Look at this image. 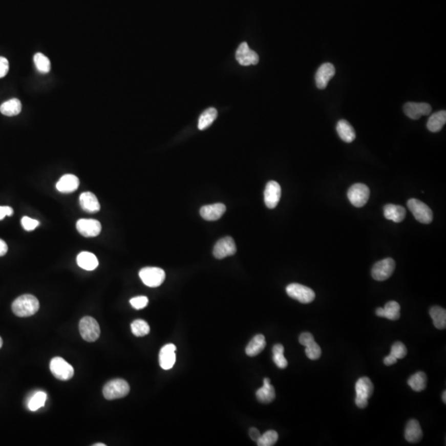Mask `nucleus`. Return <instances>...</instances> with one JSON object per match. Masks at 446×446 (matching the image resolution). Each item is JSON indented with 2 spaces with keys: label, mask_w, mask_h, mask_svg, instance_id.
Listing matches in <instances>:
<instances>
[{
  "label": "nucleus",
  "mask_w": 446,
  "mask_h": 446,
  "mask_svg": "<svg viewBox=\"0 0 446 446\" xmlns=\"http://www.w3.org/2000/svg\"><path fill=\"white\" fill-rule=\"evenodd\" d=\"M40 308L38 299L31 294L22 295L14 300L12 304V310L16 316L28 317L33 316Z\"/></svg>",
  "instance_id": "obj_1"
},
{
  "label": "nucleus",
  "mask_w": 446,
  "mask_h": 446,
  "mask_svg": "<svg viewBox=\"0 0 446 446\" xmlns=\"http://www.w3.org/2000/svg\"><path fill=\"white\" fill-rule=\"evenodd\" d=\"M130 392V386L126 380L116 378L107 383L103 387V393L108 400L118 399L126 397Z\"/></svg>",
  "instance_id": "obj_2"
},
{
  "label": "nucleus",
  "mask_w": 446,
  "mask_h": 446,
  "mask_svg": "<svg viewBox=\"0 0 446 446\" xmlns=\"http://www.w3.org/2000/svg\"><path fill=\"white\" fill-rule=\"evenodd\" d=\"M408 209L414 216L415 219L423 224H430L433 220V213L428 206L421 201L411 199L408 201Z\"/></svg>",
  "instance_id": "obj_3"
},
{
  "label": "nucleus",
  "mask_w": 446,
  "mask_h": 446,
  "mask_svg": "<svg viewBox=\"0 0 446 446\" xmlns=\"http://www.w3.org/2000/svg\"><path fill=\"white\" fill-rule=\"evenodd\" d=\"M79 329L82 338L88 342H96L100 335V327L92 316L82 318L79 322Z\"/></svg>",
  "instance_id": "obj_4"
},
{
  "label": "nucleus",
  "mask_w": 446,
  "mask_h": 446,
  "mask_svg": "<svg viewBox=\"0 0 446 446\" xmlns=\"http://www.w3.org/2000/svg\"><path fill=\"white\" fill-rule=\"evenodd\" d=\"M139 276L144 284L151 288L160 286L165 280L164 270L157 267H145L140 270Z\"/></svg>",
  "instance_id": "obj_5"
},
{
  "label": "nucleus",
  "mask_w": 446,
  "mask_h": 446,
  "mask_svg": "<svg viewBox=\"0 0 446 446\" xmlns=\"http://www.w3.org/2000/svg\"><path fill=\"white\" fill-rule=\"evenodd\" d=\"M50 369L55 378L62 381L71 379L74 376V368L61 357H55L51 361Z\"/></svg>",
  "instance_id": "obj_6"
},
{
  "label": "nucleus",
  "mask_w": 446,
  "mask_h": 446,
  "mask_svg": "<svg viewBox=\"0 0 446 446\" xmlns=\"http://www.w3.org/2000/svg\"><path fill=\"white\" fill-rule=\"evenodd\" d=\"M369 195L370 191L369 187L360 183L353 184L347 193L350 203L356 207H364L369 200Z\"/></svg>",
  "instance_id": "obj_7"
},
{
  "label": "nucleus",
  "mask_w": 446,
  "mask_h": 446,
  "mask_svg": "<svg viewBox=\"0 0 446 446\" xmlns=\"http://www.w3.org/2000/svg\"><path fill=\"white\" fill-rule=\"evenodd\" d=\"M286 292L289 297L304 304L312 303L316 298L312 288L299 284H289L287 286Z\"/></svg>",
  "instance_id": "obj_8"
},
{
  "label": "nucleus",
  "mask_w": 446,
  "mask_h": 446,
  "mask_svg": "<svg viewBox=\"0 0 446 446\" xmlns=\"http://www.w3.org/2000/svg\"><path fill=\"white\" fill-rule=\"evenodd\" d=\"M396 264L392 258H386L376 263L372 268V277L377 281H385L393 274Z\"/></svg>",
  "instance_id": "obj_9"
},
{
  "label": "nucleus",
  "mask_w": 446,
  "mask_h": 446,
  "mask_svg": "<svg viewBox=\"0 0 446 446\" xmlns=\"http://www.w3.org/2000/svg\"><path fill=\"white\" fill-rule=\"evenodd\" d=\"M237 252L235 241L231 237H226L219 240L214 248V256L216 259L222 260L227 257H231Z\"/></svg>",
  "instance_id": "obj_10"
},
{
  "label": "nucleus",
  "mask_w": 446,
  "mask_h": 446,
  "mask_svg": "<svg viewBox=\"0 0 446 446\" xmlns=\"http://www.w3.org/2000/svg\"><path fill=\"white\" fill-rule=\"evenodd\" d=\"M236 59L241 66H250L257 65L259 62V56L257 52L252 51L248 47L247 43H242L236 52Z\"/></svg>",
  "instance_id": "obj_11"
},
{
  "label": "nucleus",
  "mask_w": 446,
  "mask_h": 446,
  "mask_svg": "<svg viewBox=\"0 0 446 446\" xmlns=\"http://www.w3.org/2000/svg\"><path fill=\"white\" fill-rule=\"evenodd\" d=\"M76 228L83 237H94L100 234L102 226L95 219H79L76 223Z\"/></svg>",
  "instance_id": "obj_12"
},
{
  "label": "nucleus",
  "mask_w": 446,
  "mask_h": 446,
  "mask_svg": "<svg viewBox=\"0 0 446 446\" xmlns=\"http://www.w3.org/2000/svg\"><path fill=\"white\" fill-rule=\"evenodd\" d=\"M265 203L269 209H273L280 202L281 198V187L275 181H269L266 184L265 193Z\"/></svg>",
  "instance_id": "obj_13"
},
{
  "label": "nucleus",
  "mask_w": 446,
  "mask_h": 446,
  "mask_svg": "<svg viewBox=\"0 0 446 446\" xmlns=\"http://www.w3.org/2000/svg\"><path fill=\"white\" fill-rule=\"evenodd\" d=\"M335 74V67L331 63H324L316 71L315 76L316 87L320 90H325Z\"/></svg>",
  "instance_id": "obj_14"
},
{
  "label": "nucleus",
  "mask_w": 446,
  "mask_h": 446,
  "mask_svg": "<svg viewBox=\"0 0 446 446\" xmlns=\"http://www.w3.org/2000/svg\"><path fill=\"white\" fill-rule=\"evenodd\" d=\"M404 113L411 119L417 120L422 116L429 115L431 112V105L427 103L409 102L403 107Z\"/></svg>",
  "instance_id": "obj_15"
},
{
  "label": "nucleus",
  "mask_w": 446,
  "mask_h": 446,
  "mask_svg": "<svg viewBox=\"0 0 446 446\" xmlns=\"http://www.w3.org/2000/svg\"><path fill=\"white\" fill-rule=\"evenodd\" d=\"M176 346L174 344H167L163 346L159 354V363L160 367L164 370L172 369L176 360L175 355Z\"/></svg>",
  "instance_id": "obj_16"
},
{
  "label": "nucleus",
  "mask_w": 446,
  "mask_h": 446,
  "mask_svg": "<svg viewBox=\"0 0 446 446\" xmlns=\"http://www.w3.org/2000/svg\"><path fill=\"white\" fill-rule=\"evenodd\" d=\"M226 211L223 203H214L201 207L200 215L204 220L217 221L222 218Z\"/></svg>",
  "instance_id": "obj_17"
},
{
  "label": "nucleus",
  "mask_w": 446,
  "mask_h": 446,
  "mask_svg": "<svg viewBox=\"0 0 446 446\" xmlns=\"http://www.w3.org/2000/svg\"><path fill=\"white\" fill-rule=\"evenodd\" d=\"M79 180L74 175H65L56 183V189L63 194H71L79 188Z\"/></svg>",
  "instance_id": "obj_18"
},
{
  "label": "nucleus",
  "mask_w": 446,
  "mask_h": 446,
  "mask_svg": "<svg viewBox=\"0 0 446 446\" xmlns=\"http://www.w3.org/2000/svg\"><path fill=\"white\" fill-rule=\"evenodd\" d=\"M82 208L90 214H95L100 210V204L97 197L91 192H84L79 197Z\"/></svg>",
  "instance_id": "obj_19"
},
{
  "label": "nucleus",
  "mask_w": 446,
  "mask_h": 446,
  "mask_svg": "<svg viewBox=\"0 0 446 446\" xmlns=\"http://www.w3.org/2000/svg\"><path fill=\"white\" fill-rule=\"evenodd\" d=\"M257 398L261 403H270L275 398V391L274 388L270 384V379L264 378V385L262 388L257 391Z\"/></svg>",
  "instance_id": "obj_20"
},
{
  "label": "nucleus",
  "mask_w": 446,
  "mask_h": 446,
  "mask_svg": "<svg viewBox=\"0 0 446 446\" xmlns=\"http://www.w3.org/2000/svg\"><path fill=\"white\" fill-rule=\"evenodd\" d=\"M423 436L422 430L416 420L408 421L406 427L405 439L410 443H417L421 440Z\"/></svg>",
  "instance_id": "obj_21"
},
{
  "label": "nucleus",
  "mask_w": 446,
  "mask_h": 446,
  "mask_svg": "<svg viewBox=\"0 0 446 446\" xmlns=\"http://www.w3.org/2000/svg\"><path fill=\"white\" fill-rule=\"evenodd\" d=\"M384 214L388 220L399 223L405 219L406 209L401 206L387 204L384 208Z\"/></svg>",
  "instance_id": "obj_22"
},
{
  "label": "nucleus",
  "mask_w": 446,
  "mask_h": 446,
  "mask_svg": "<svg viewBox=\"0 0 446 446\" xmlns=\"http://www.w3.org/2000/svg\"><path fill=\"white\" fill-rule=\"evenodd\" d=\"M356 397L369 400L374 392V385L368 377L359 378L355 384Z\"/></svg>",
  "instance_id": "obj_23"
},
{
  "label": "nucleus",
  "mask_w": 446,
  "mask_h": 446,
  "mask_svg": "<svg viewBox=\"0 0 446 446\" xmlns=\"http://www.w3.org/2000/svg\"><path fill=\"white\" fill-rule=\"evenodd\" d=\"M78 265L83 269H86L88 271H92L94 269H96L98 265V261L95 254H93L91 252L83 251L78 254L77 259Z\"/></svg>",
  "instance_id": "obj_24"
},
{
  "label": "nucleus",
  "mask_w": 446,
  "mask_h": 446,
  "mask_svg": "<svg viewBox=\"0 0 446 446\" xmlns=\"http://www.w3.org/2000/svg\"><path fill=\"white\" fill-rule=\"evenodd\" d=\"M336 131L342 141L346 143L352 142L356 137L354 129L346 120H339L336 125Z\"/></svg>",
  "instance_id": "obj_25"
},
{
  "label": "nucleus",
  "mask_w": 446,
  "mask_h": 446,
  "mask_svg": "<svg viewBox=\"0 0 446 446\" xmlns=\"http://www.w3.org/2000/svg\"><path fill=\"white\" fill-rule=\"evenodd\" d=\"M266 346V341L263 335H257L249 342L246 348L248 356L254 357L262 352Z\"/></svg>",
  "instance_id": "obj_26"
},
{
  "label": "nucleus",
  "mask_w": 446,
  "mask_h": 446,
  "mask_svg": "<svg viewBox=\"0 0 446 446\" xmlns=\"http://www.w3.org/2000/svg\"><path fill=\"white\" fill-rule=\"evenodd\" d=\"M446 122V112L439 111L430 117L427 122V129L431 133L440 132Z\"/></svg>",
  "instance_id": "obj_27"
},
{
  "label": "nucleus",
  "mask_w": 446,
  "mask_h": 446,
  "mask_svg": "<svg viewBox=\"0 0 446 446\" xmlns=\"http://www.w3.org/2000/svg\"><path fill=\"white\" fill-rule=\"evenodd\" d=\"M21 111L22 103L17 98L9 99L5 103H3L0 106L1 113L4 115L8 116V117L17 115L21 113Z\"/></svg>",
  "instance_id": "obj_28"
},
{
  "label": "nucleus",
  "mask_w": 446,
  "mask_h": 446,
  "mask_svg": "<svg viewBox=\"0 0 446 446\" xmlns=\"http://www.w3.org/2000/svg\"><path fill=\"white\" fill-rule=\"evenodd\" d=\"M430 316L433 320L435 327L440 330L445 329L446 327V311L444 308L439 306H435L430 309Z\"/></svg>",
  "instance_id": "obj_29"
},
{
  "label": "nucleus",
  "mask_w": 446,
  "mask_h": 446,
  "mask_svg": "<svg viewBox=\"0 0 446 446\" xmlns=\"http://www.w3.org/2000/svg\"><path fill=\"white\" fill-rule=\"evenodd\" d=\"M217 117H218V111L214 108H209L206 111L203 112L199 119L198 126L199 130H205L208 126H211Z\"/></svg>",
  "instance_id": "obj_30"
},
{
  "label": "nucleus",
  "mask_w": 446,
  "mask_h": 446,
  "mask_svg": "<svg viewBox=\"0 0 446 446\" xmlns=\"http://www.w3.org/2000/svg\"><path fill=\"white\" fill-rule=\"evenodd\" d=\"M408 384L413 390L420 392L426 389L427 384V378L425 373L420 371L411 376L408 379Z\"/></svg>",
  "instance_id": "obj_31"
},
{
  "label": "nucleus",
  "mask_w": 446,
  "mask_h": 446,
  "mask_svg": "<svg viewBox=\"0 0 446 446\" xmlns=\"http://www.w3.org/2000/svg\"><path fill=\"white\" fill-rule=\"evenodd\" d=\"M273 360L276 366L280 369H285L288 366V361L284 357V347L281 344H276L273 347Z\"/></svg>",
  "instance_id": "obj_32"
},
{
  "label": "nucleus",
  "mask_w": 446,
  "mask_h": 446,
  "mask_svg": "<svg viewBox=\"0 0 446 446\" xmlns=\"http://www.w3.org/2000/svg\"><path fill=\"white\" fill-rule=\"evenodd\" d=\"M46 400H47V393L41 391L37 392L32 395V397L28 401V409L32 412H36L45 406Z\"/></svg>",
  "instance_id": "obj_33"
},
{
  "label": "nucleus",
  "mask_w": 446,
  "mask_h": 446,
  "mask_svg": "<svg viewBox=\"0 0 446 446\" xmlns=\"http://www.w3.org/2000/svg\"><path fill=\"white\" fill-rule=\"evenodd\" d=\"M131 329H132L133 335H136L137 337L145 336V335H148L151 331L149 324L145 321L141 320V319L134 321L131 324Z\"/></svg>",
  "instance_id": "obj_34"
},
{
  "label": "nucleus",
  "mask_w": 446,
  "mask_h": 446,
  "mask_svg": "<svg viewBox=\"0 0 446 446\" xmlns=\"http://www.w3.org/2000/svg\"><path fill=\"white\" fill-rule=\"evenodd\" d=\"M400 305L398 303L395 301H390L386 303L384 311H385V317L388 318L391 321H396L399 319Z\"/></svg>",
  "instance_id": "obj_35"
},
{
  "label": "nucleus",
  "mask_w": 446,
  "mask_h": 446,
  "mask_svg": "<svg viewBox=\"0 0 446 446\" xmlns=\"http://www.w3.org/2000/svg\"><path fill=\"white\" fill-rule=\"evenodd\" d=\"M35 66L39 72L41 74H47L51 71V61L49 59L43 55V53L35 54L34 58Z\"/></svg>",
  "instance_id": "obj_36"
},
{
  "label": "nucleus",
  "mask_w": 446,
  "mask_h": 446,
  "mask_svg": "<svg viewBox=\"0 0 446 446\" xmlns=\"http://www.w3.org/2000/svg\"><path fill=\"white\" fill-rule=\"evenodd\" d=\"M279 440V435L275 431L269 430L263 434L261 437L257 440V445L259 446H272L275 444Z\"/></svg>",
  "instance_id": "obj_37"
},
{
  "label": "nucleus",
  "mask_w": 446,
  "mask_h": 446,
  "mask_svg": "<svg viewBox=\"0 0 446 446\" xmlns=\"http://www.w3.org/2000/svg\"><path fill=\"white\" fill-rule=\"evenodd\" d=\"M305 347L306 354L310 359L316 360L320 358L321 355H322V349H321L320 346H318L316 342L310 343Z\"/></svg>",
  "instance_id": "obj_38"
},
{
  "label": "nucleus",
  "mask_w": 446,
  "mask_h": 446,
  "mask_svg": "<svg viewBox=\"0 0 446 446\" xmlns=\"http://www.w3.org/2000/svg\"><path fill=\"white\" fill-rule=\"evenodd\" d=\"M390 354H393V356L396 357L397 359H403L408 354V350L403 343L399 342H395L391 348Z\"/></svg>",
  "instance_id": "obj_39"
},
{
  "label": "nucleus",
  "mask_w": 446,
  "mask_h": 446,
  "mask_svg": "<svg viewBox=\"0 0 446 446\" xmlns=\"http://www.w3.org/2000/svg\"><path fill=\"white\" fill-rule=\"evenodd\" d=\"M149 300L145 296H138L133 298L130 300V304L134 309L141 310L145 308L147 306Z\"/></svg>",
  "instance_id": "obj_40"
},
{
  "label": "nucleus",
  "mask_w": 446,
  "mask_h": 446,
  "mask_svg": "<svg viewBox=\"0 0 446 446\" xmlns=\"http://www.w3.org/2000/svg\"><path fill=\"white\" fill-rule=\"evenodd\" d=\"M21 224L26 231H31L36 229L40 223L36 219L29 218V217H24L22 218Z\"/></svg>",
  "instance_id": "obj_41"
},
{
  "label": "nucleus",
  "mask_w": 446,
  "mask_h": 446,
  "mask_svg": "<svg viewBox=\"0 0 446 446\" xmlns=\"http://www.w3.org/2000/svg\"><path fill=\"white\" fill-rule=\"evenodd\" d=\"M9 60L6 58L0 56V79L6 76L9 72Z\"/></svg>",
  "instance_id": "obj_42"
},
{
  "label": "nucleus",
  "mask_w": 446,
  "mask_h": 446,
  "mask_svg": "<svg viewBox=\"0 0 446 446\" xmlns=\"http://www.w3.org/2000/svg\"><path fill=\"white\" fill-rule=\"evenodd\" d=\"M313 342H315L313 335H312V334L309 333V332H304V333L301 334L300 336H299V342H300L302 346H307L310 343H312Z\"/></svg>",
  "instance_id": "obj_43"
},
{
  "label": "nucleus",
  "mask_w": 446,
  "mask_h": 446,
  "mask_svg": "<svg viewBox=\"0 0 446 446\" xmlns=\"http://www.w3.org/2000/svg\"><path fill=\"white\" fill-rule=\"evenodd\" d=\"M13 209L9 206H0V220H3L6 216H12Z\"/></svg>",
  "instance_id": "obj_44"
},
{
  "label": "nucleus",
  "mask_w": 446,
  "mask_h": 446,
  "mask_svg": "<svg viewBox=\"0 0 446 446\" xmlns=\"http://www.w3.org/2000/svg\"><path fill=\"white\" fill-rule=\"evenodd\" d=\"M249 435H250L251 440L256 442L259 440V438L261 437V436L259 430H257V428H254V427L250 428V431H249Z\"/></svg>",
  "instance_id": "obj_45"
},
{
  "label": "nucleus",
  "mask_w": 446,
  "mask_h": 446,
  "mask_svg": "<svg viewBox=\"0 0 446 446\" xmlns=\"http://www.w3.org/2000/svg\"><path fill=\"white\" fill-rule=\"evenodd\" d=\"M397 359L396 357L393 356V354H389L388 356L385 357V359H384V363H385V365L387 366H390V365H394V364L397 363Z\"/></svg>",
  "instance_id": "obj_46"
},
{
  "label": "nucleus",
  "mask_w": 446,
  "mask_h": 446,
  "mask_svg": "<svg viewBox=\"0 0 446 446\" xmlns=\"http://www.w3.org/2000/svg\"><path fill=\"white\" fill-rule=\"evenodd\" d=\"M355 405L359 408H365L368 406V400L361 397H355Z\"/></svg>",
  "instance_id": "obj_47"
},
{
  "label": "nucleus",
  "mask_w": 446,
  "mask_h": 446,
  "mask_svg": "<svg viewBox=\"0 0 446 446\" xmlns=\"http://www.w3.org/2000/svg\"><path fill=\"white\" fill-rule=\"evenodd\" d=\"M8 250H9V248H8L7 244L5 243V241L0 239V257L5 256L7 254V252H8Z\"/></svg>",
  "instance_id": "obj_48"
},
{
  "label": "nucleus",
  "mask_w": 446,
  "mask_h": 446,
  "mask_svg": "<svg viewBox=\"0 0 446 446\" xmlns=\"http://www.w3.org/2000/svg\"><path fill=\"white\" fill-rule=\"evenodd\" d=\"M375 313L376 315L379 316V317H385V311H384V308H378V309L376 310Z\"/></svg>",
  "instance_id": "obj_49"
},
{
  "label": "nucleus",
  "mask_w": 446,
  "mask_h": 446,
  "mask_svg": "<svg viewBox=\"0 0 446 446\" xmlns=\"http://www.w3.org/2000/svg\"><path fill=\"white\" fill-rule=\"evenodd\" d=\"M442 400L444 401V403L446 402V391H444V393L442 394Z\"/></svg>",
  "instance_id": "obj_50"
},
{
  "label": "nucleus",
  "mask_w": 446,
  "mask_h": 446,
  "mask_svg": "<svg viewBox=\"0 0 446 446\" xmlns=\"http://www.w3.org/2000/svg\"><path fill=\"white\" fill-rule=\"evenodd\" d=\"M106 444H103V443H97V444H94V446H105Z\"/></svg>",
  "instance_id": "obj_51"
},
{
  "label": "nucleus",
  "mask_w": 446,
  "mask_h": 446,
  "mask_svg": "<svg viewBox=\"0 0 446 446\" xmlns=\"http://www.w3.org/2000/svg\"><path fill=\"white\" fill-rule=\"evenodd\" d=\"M3 346V339L2 338L0 337V349L2 348Z\"/></svg>",
  "instance_id": "obj_52"
}]
</instances>
